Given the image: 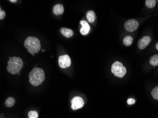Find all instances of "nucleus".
I'll return each instance as SVG.
<instances>
[{"label":"nucleus","instance_id":"obj_15","mask_svg":"<svg viewBox=\"0 0 158 118\" xmlns=\"http://www.w3.org/2000/svg\"><path fill=\"white\" fill-rule=\"evenodd\" d=\"M133 38L132 37L129 35H127L124 38L123 43L126 46H129L132 44Z\"/></svg>","mask_w":158,"mask_h":118},{"label":"nucleus","instance_id":"obj_13","mask_svg":"<svg viewBox=\"0 0 158 118\" xmlns=\"http://www.w3.org/2000/svg\"><path fill=\"white\" fill-rule=\"evenodd\" d=\"M15 99L12 97H9L7 98L5 102V105L7 107H12L15 104Z\"/></svg>","mask_w":158,"mask_h":118},{"label":"nucleus","instance_id":"obj_7","mask_svg":"<svg viewBox=\"0 0 158 118\" xmlns=\"http://www.w3.org/2000/svg\"><path fill=\"white\" fill-rule=\"evenodd\" d=\"M58 64L62 69L68 68L71 65V58L67 54L60 56L58 58Z\"/></svg>","mask_w":158,"mask_h":118},{"label":"nucleus","instance_id":"obj_17","mask_svg":"<svg viewBox=\"0 0 158 118\" xmlns=\"http://www.w3.org/2000/svg\"><path fill=\"white\" fill-rule=\"evenodd\" d=\"M153 98L155 100H158V86H156L155 88L153 89L151 92Z\"/></svg>","mask_w":158,"mask_h":118},{"label":"nucleus","instance_id":"obj_4","mask_svg":"<svg viewBox=\"0 0 158 118\" xmlns=\"http://www.w3.org/2000/svg\"><path fill=\"white\" fill-rule=\"evenodd\" d=\"M111 72L115 76L123 78L126 73V70L121 62L116 61L111 66Z\"/></svg>","mask_w":158,"mask_h":118},{"label":"nucleus","instance_id":"obj_16","mask_svg":"<svg viewBox=\"0 0 158 118\" xmlns=\"http://www.w3.org/2000/svg\"><path fill=\"white\" fill-rule=\"evenodd\" d=\"M145 5L149 8H153L156 5L155 0H146L145 1Z\"/></svg>","mask_w":158,"mask_h":118},{"label":"nucleus","instance_id":"obj_19","mask_svg":"<svg viewBox=\"0 0 158 118\" xmlns=\"http://www.w3.org/2000/svg\"><path fill=\"white\" fill-rule=\"evenodd\" d=\"M6 13L3 10H0V19H2L5 17Z\"/></svg>","mask_w":158,"mask_h":118},{"label":"nucleus","instance_id":"obj_14","mask_svg":"<svg viewBox=\"0 0 158 118\" xmlns=\"http://www.w3.org/2000/svg\"><path fill=\"white\" fill-rule=\"evenodd\" d=\"M150 64L153 67L158 66V54H154L150 59Z\"/></svg>","mask_w":158,"mask_h":118},{"label":"nucleus","instance_id":"obj_5","mask_svg":"<svg viewBox=\"0 0 158 118\" xmlns=\"http://www.w3.org/2000/svg\"><path fill=\"white\" fill-rule=\"evenodd\" d=\"M124 27L126 31L132 32L136 31L138 28L139 23L136 19H130L125 23Z\"/></svg>","mask_w":158,"mask_h":118},{"label":"nucleus","instance_id":"obj_6","mask_svg":"<svg viewBox=\"0 0 158 118\" xmlns=\"http://www.w3.org/2000/svg\"><path fill=\"white\" fill-rule=\"evenodd\" d=\"M71 108L73 110H77L82 108L84 105V102L81 97L77 96L71 100Z\"/></svg>","mask_w":158,"mask_h":118},{"label":"nucleus","instance_id":"obj_1","mask_svg":"<svg viewBox=\"0 0 158 118\" xmlns=\"http://www.w3.org/2000/svg\"><path fill=\"white\" fill-rule=\"evenodd\" d=\"M29 82L31 85L37 87L41 85L45 79L44 71L41 68L35 67L29 72Z\"/></svg>","mask_w":158,"mask_h":118},{"label":"nucleus","instance_id":"obj_20","mask_svg":"<svg viewBox=\"0 0 158 118\" xmlns=\"http://www.w3.org/2000/svg\"><path fill=\"white\" fill-rule=\"evenodd\" d=\"M136 101L133 98H129L127 100V103L129 105H132V104H134L136 103Z\"/></svg>","mask_w":158,"mask_h":118},{"label":"nucleus","instance_id":"obj_24","mask_svg":"<svg viewBox=\"0 0 158 118\" xmlns=\"http://www.w3.org/2000/svg\"><path fill=\"white\" fill-rule=\"evenodd\" d=\"M42 51H43V52H44V51H45V50L44 49H42Z\"/></svg>","mask_w":158,"mask_h":118},{"label":"nucleus","instance_id":"obj_10","mask_svg":"<svg viewBox=\"0 0 158 118\" xmlns=\"http://www.w3.org/2000/svg\"><path fill=\"white\" fill-rule=\"evenodd\" d=\"M53 12L56 15H62L64 12V6L62 4L55 5L53 7Z\"/></svg>","mask_w":158,"mask_h":118},{"label":"nucleus","instance_id":"obj_11","mask_svg":"<svg viewBox=\"0 0 158 118\" xmlns=\"http://www.w3.org/2000/svg\"><path fill=\"white\" fill-rule=\"evenodd\" d=\"M60 31L62 35L67 38L72 37L73 34V31L72 29L66 28H61Z\"/></svg>","mask_w":158,"mask_h":118},{"label":"nucleus","instance_id":"obj_25","mask_svg":"<svg viewBox=\"0 0 158 118\" xmlns=\"http://www.w3.org/2000/svg\"></svg>","mask_w":158,"mask_h":118},{"label":"nucleus","instance_id":"obj_22","mask_svg":"<svg viewBox=\"0 0 158 118\" xmlns=\"http://www.w3.org/2000/svg\"><path fill=\"white\" fill-rule=\"evenodd\" d=\"M10 2H17V0H15V1H13V0H11Z\"/></svg>","mask_w":158,"mask_h":118},{"label":"nucleus","instance_id":"obj_2","mask_svg":"<svg viewBox=\"0 0 158 118\" xmlns=\"http://www.w3.org/2000/svg\"><path fill=\"white\" fill-rule=\"evenodd\" d=\"M24 45L29 53L33 56L35 54L39 53L41 49V44L39 38L31 36H29L25 39Z\"/></svg>","mask_w":158,"mask_h":118},{"label":"nucleus","instance_id":"obj_18","mask_svg":"<svg viewBox=\"0 0 158 118\" xmlns=\"http://www.w3.org/2000/svg\"><path fill=\"white\" fill-rule=\"evenodd\" d=\"M38 113L37 111H29L28 113V117L29 118H38Z\"/></svg>","mask_w":158,"mask_h":118},{"label":"nucleus","instance_id":"obj_8","mask_svg":"<svg viewBox=\"0 0 158 118\" xmlns=\"http://www.w3.org/2000/svg\"><path fill=\"white\" fill-rule=\"evenodd\" d=\"M151 41V37L150 36H144L138 40V47L140 50L144 49L149 45Z\"/></svg>","mask_w":158,"mask_h":118},{"label":"nucleus","instance_id":"obj_12","mask_svg":"<svg viewBox=\"0 0 158 118\" xmlns=\"http://www.w3.org/2000/svg\"><path fill=\"white\" fill-rule=\"evenodd\" d=\"M86 17L89 22L93 23L96 18V14L94 11H89L86 14Z\"/></svg>","mask_w":158,"mask_h":118},{"label":"nucleus","instance_id":"obj_9","mask_svg":"<svg viewBox=\"0 0 158 118\" xmlns=\"http://www.w3.org/2000/svg\"><path fill=\"white\" fill-rule=\"evenodd\" d=\"M80 24L82 26V28L80 29V32L82 35H87L89 33L90 30V26L89 25L87 22L85 21H81Z\"/></svg>","mask_w":158,"mask_h":118},{"label":"nucleus","instance_id":"obj_21","mask_svg":"<svg viewBox=\"0 0 158 118\" xmlns=\"http://www.w3.org/2000/svg\"><path fill=\"white\" fill-rule=\"evenodd\" d=\"M155 47H156V50H157V51H158V42L157 43V44H156Z\"/></svg>","mask_w":158,"mask_h":118},{"label":"nucleus","instance_id":"obj_23","mask_svg":"<svg viewBox=\"0 0 158 118\" xmlns=\"http://www.w3.org/2000/svg\"><path fill=\"white\" fill-rule=\"evenodd\" d=\"M18 75H19V74H20V72H18Z\"/></svg>","mask_w":158,"mask_h":118},{"label":"nucleus","instance_id":"obj_3","mask_svg":"<svg viewBox=\"0 0 158 118\" xmlns=\"http://www.w3.org/2000/svg\"><path fill=\"white\" fill-rule=\"evenodd\" d=\"M6 69L8 72L10 74H18L22 68L23 62L20 57H9V60L7 62Z\"/></svg>","mask_w":158,"mask_h":118}]
</instances>
